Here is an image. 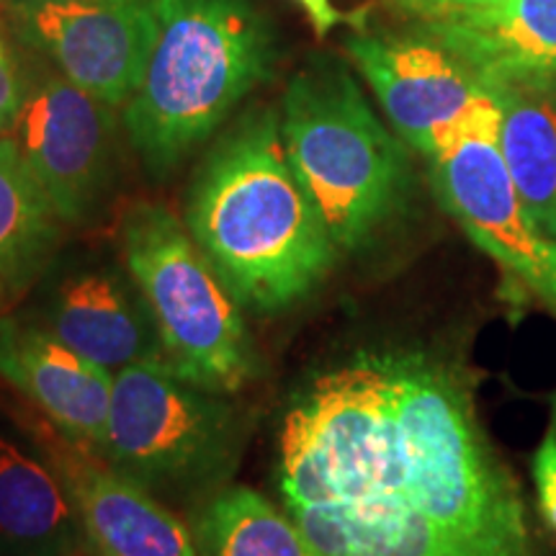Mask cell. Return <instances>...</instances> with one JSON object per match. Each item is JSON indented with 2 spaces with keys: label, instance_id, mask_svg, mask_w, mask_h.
Wrapping results in <instances>:
<instances>
[{
  "label": "cell",
  "instance_id": "44dd1931",
  "mask_svg": "<svg viewBox=\"0 0 556 556\" xmlns=\"http://www.w3.org/2000/svg\"><path fill=\"white\" fill-rule=\"evenodd\" d=\"M296 3L302 5L304 13H307L317 39H325L332 29H336V26H340L345 21L343 13L332 9L330 0H296Z\"/></svg>",
  "mask_w": 556,
  "mask_h": 556
},
{
  "label": "cell",
  "instance_id": "603a6c76",
  "mask_svg": "<svg viewBox=\"0 0 556 556\" xmlns=\"http://www.w3.org/2000/svg\"><path fill=\"white\" fill-rule=\"evenodd\" d=\"M86 3H116V0H86Z\"/></svg>",
  "mask_w": 556,
  "mask_h": 556
},
{
  "label": "cell",
  "instance_id": "ba28073f",
  "mask_svg": "<svg viewBox=\"0 0 556 556\" xmlns=\"http://www.w3.org/2000/svg\"><path fill=\"white\" fill-rule=\"evenodd\" d=\"M26 45L50 58L70 83L109 103L131 99L155 47L152 0H0Z\"/></svg>",
  "mask_w": 556,
  "mask_h": 556
},
{
  "label": "cell",
  "instance_id": "7c38bea8",
  "mask_svg": "<svg viewBox=\"0 0 556 556\" xmlns=\"http://www.w3.org/2000/svg\"><path fill=\"white\" fill-rule=\"evenodd\" d=\"M409 16L486 90L556 86V0H428Z\"/></svg>",
  "mask_w": 556,
  "mask_h": 556
},
{
  "label": "cell",
  "instance_id": "8992f818",
  "mask_svg": "<svg viewBox=\"0 0 556 556\" xmlns=\"http://www.w3.org/2000/svg\"><path fill=\"white\" fill-rule=\"evenodd\" d=\"M122 261L148 302L163 358L180 379L208 392L240 394L261 379V353L242 307L184 222L139 201L119 227Z\"/></svg>",
  "mask_w": 556,
  "mask_h": 556
},
{
  "label": "cell",
  "instance_id": "4fadbf2b",
  "mask_svg": "<svg viewBox=\"0 0 556 556\" xmlns=\"http://www.w3.org/2000/svg\"><path fill=\"white\" fill-rule=\"evenodd\" d=\"M0 381L29 400L73 446L99 456L106 441L114 374L83 358L37 323L0 317Z\"/></svg>",
  "mask_w": 556,
  "mask_h": 556
},
{
  "label": "cell",
  "instance_id": "9a60e30c",
  "mask_svg": "<svg viewBox=\"0 0 556 556\" xmlns=\"http://www.w3.org/2000/svg\"><path fill=\"white\" fill-rule=\"evenodd\" d=\"M78 507L45 448L0 426V556H78Z\"/></svg>",
  "mask_w": 556,
  "mask_h": 556
},
{
  "label": "cell",
  "instance_id": "ac0fdd59",
  "mask_svg": "<svg viewBox=\"0 0 556 556\" xmlns=\"http://www.w3.org/2000/svg\"><path fill=\"white\" fill-rule=\"evenodd\" d=\"M199 556H323L287 507L245 484H227L191 507Z\"/></svg>",
  "mask_w": 556,
  "mask_h": 556
},
{
  "label": "cell",
  "instance_id": "d6986e66",
  "mask_svg": "<svg viewBox=\"0 0 556 556\" xmlns=\"http://www.w3.org/2000/svg\"><path fill=\"white\" fill-rule=\"evenodd\" d=\"M531 471L533 484H536L539 516L556 536V392L552 397V413H548L544 438H541L536 454H533Z\"/></svg>",
  "mask_w": 556,
  "mask_h": 556
},
{
  "label": "cell",
  "instance_id": "2e32d148",
  "mask_svg": "<svg viewBox=\"0 0 556 556\" xmlns=\"http://www.w3.org/2000/svg\"><path fill=\"white\" fill-rule=\"evenodd\" d=\"M65 227L16 139L0 135V317L50 274Z\"/></svg>",
  "mask_w": 556,
  "mask_h": 556
},
{
  "label": "cell",
  "instance_id": "e0dca14e",
  "mask_svg": "<svg viewBox=\"0 0 556 556\" xmlns=\"http://www.w3.org/2000/svg\"><path fill=\"white\" fill-rule=\"evenodd\" d=\"M500 103V152L528 217L556 240V86L490 88Z\"/></svg>",
  "mask_w": 556,
  "mask_h": 556
},
{
  "label": "cell",
  "instance_id": "9c48e42d",
  "mask_svg": "<svg viewBox=\"0 0 556 556\" xmlns=\"http://www.w3.org/2000/svg\"><path fill=\"white\" fill-rule=\"evenodd\" d=\"M13 131L62 222L86 227L99 217L114 178L116 122L109 103L62 73L45 75L29 86Z\"/></svg>",
  "mask_w": 556,
  "mask_h": 556
},
{
  "label": "cell",
  "instance_id": "277c9868",
  "mask_svg": "<svg viewBox=\"0 0 556 556\" xmlns=\"http://www.w3.org/2000/svg\"><path fill=\"white\" fill-rule=\"evenodd\" d=\"M281 139L289 163L340 253L371 242L409 191L405 142L394 137L343 62L315 54L287 83Z\"/></svg>",
  "mask_w": 556,
  "mask_h": 556
},
{
  "label": "cell",
  "instance_id": "6da1fadb",
  "mask_svg": "<svg viewBox=\"0 0 556 556\" xmlns=\"http://www.w3.org/2000/svg\"><path fill=\"white\" fill-rule=\"evenodd\" d=\"M276 484L283 507L426 520L469 556H539L469 377L426 351H361L309 379L283 415Z\"/></svg>",
  "mask_w": 556,
  "mask_h": 556
},
{
  "label": "cell",
  "instance_id": "3957f363",
  "mask_svg": "<svg viewBox=\"0 0 556 556\" xmlns=\"http://www.w3.org/2000/svg\"><path fill=\"white\" fill-rule=\"evenodd\" d=\"M157 37L124 129L152 178H168L274 78L278 34L255 0H152Z\"/></svg>",
  "mask_w": 556,
  "mask_h": 556
},
{
  "label": "cell",
  "instance_id": "5b68a950",
  "mask_svg": "<svg viewBox=\"0 0 556 556\" xmlns=\"http://www.w3.org/2000/svg\"><path fill=\"white\" fill-rule=\"evenodd\" d=\"M248 443L232 394L180 379L165 358L114 374L101 458L165 505L197 507L229 484Z\"/></svg>",
  "mask_w": 556,
  "mask_h": 556
},
{
  "label": "cell",
  "instance_id": "7a4b0ae2",
  "mask_svg": "<svg viewBox=\"0 0 556 556\" xmlns=\"http://www.w3.org/2000/svg\"><path fill=\"white\" fill-rule=\"evenodd\" d=\"M184 225L235 302L258 315L307 299L340 255L291 168L281 116L268 106L242 114L208 150Z\"/></svg>",
  "mask_w": 556,
  "mask_h": 556
},
{
  "label": "cell",
  "instance_id": "ffe728a7",
  "mask_svg": "<svg viewBox=\"0 0 556 556\" xmlns=\"http://www.w3.org/2000/svg\"><path fill=\"white\" fill-rule=\"evenodd\" d=\"M26 96H29V80L24 78L16 54L0 31V135L16 127Z\"/></svg>",
  "mask_w": 556,
  "mask_h": 556
},
{
  "label": "cell",
  "instance_id": "30bf717a",
  "mask_svg": "<svg viewBox=\"0 0 556 556\" xmlns=\"http://www.w3.org/2000/svg\"><path fill=\"white\" fill-rule=\"evenodd\" d=\"M31 323L111 374L139 361L163 358L148 302L119 258L83 255L54 261L41 278Z\"/></svg>",
  "mask_w": 556,
  "mask_h": 556
},
{
  "label": "cell",
  "instance_id": "8fae6325",
  "mask_svg": "<svg viewBox=\"0 0 556 556\" xmlns=\"http://www.w3.org/2000/svg\"><path fill=\"white\" fill-rule=\"evenodd\" d=\"M345 52L371 86L397 137L426 157L471 103L490 93L456 54L426 34H353Z\"/></svg>",
  "mask_w": 556,
  "mask_h": 556
},
{
  "label": "cell",
  "instance_id": "5bb4252c",
  "mask_svg": "<svg viewBox=\"0 0 556 556\" xmlns=\"http://www.w3.org/2000/svg\"><path fill=\"white\" fill-rule=\"evenodd\" d=\"M37 443L73 497L88 546L99 556H199L191 526L142 484L60 433Z\"/></svg>",
  "mask_w": 556,
  "mask_h": 556
},
{
  "label": "cell",
  "instance_id": "52a82bcc",
  "mask_svg": "<svg viewBox=\"0 0 556 556\" xmlns=\"http://www.w3.org/2000/svg\"><path fill=\"white\" fill-rule=\"evenodd\" d=\"M430 160L446 212L500 268L510 299L556 319V240L541 232L518 197L500 152V103L492 93L438 139Z\"/></svg>",
  "mask_w": 556,
  "mask_h": 556
},
{
  "label": "cell",
  "instance_id": "7402d4cb",
  "mask_svg": "<svg viewBox=\"0 0 556 556\" xmlns=\"http://www.w3.org/2000/svg\"><path fill=\"white\" fill-rule=\"evenodd\" d=\"M392 3H397L405 13H413L415 9H420L422 3H428V0H392Z\"/></svg>",
  "mask_w": 556,
  "mask_h": 556
}]
</instances>
